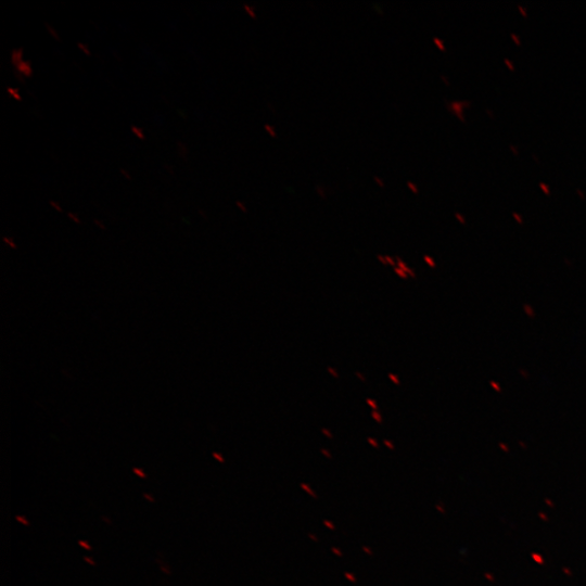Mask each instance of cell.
<instances>
[{"label": "cell", "instance_id": "1", "mask_svg": "<svg viewBox=\"0 0 586 586\" xmlns=\"http://www.w3.org/2000/svg\"><path fill=\"white\" fill-rule=\"evenodd\" d=\"M15 67L18 71V73H21L22 75H24L26 77H29V76L33 75V67H31L30 62H28V61L23 60Z\"/></svg>", "mask_w": 586, "mask_h": 586}, {"label": "cell", "instance_id": "2", "mask_svg": "<svg viewBox=\"0 0 586 586\" xmlns=\"http://www.w3.org/2000/svg\"><path fill=\"white\" fill-rule=\"evenodd\" d=\"M11 61L16 66L20 62L23 61V50L16 49L13 50L11 53Z\"/></svg>", "mask_w": 586, "mask_h": 586}, {"label": "cell", "instance_id": "3", "mask_svg": "<svg viewBox=\"0 0 586 586\" xmlns=\"http://www.w3.org/2000/svg\"><path fill=\"white\" fill-rule=\"evenodd\" d=\"M131 131L140 139H144V135L140 128H137L135 126L131 127Z\"/></svg>", "mask_w": 586, "mask_h": 586}, {"label": "cell", "instance_id": "4", "mask_svg": "<svg viewBox=\"0 0 586 586\" xmlns=\"http://www.w3.org/2000/svg\"><path fill=\"white\" fill-rule=\"evenodd\" d=\"M8 92L16 100H21L17 89L8 88Z\"/></svg>", "mask_w": 586, "mask_h": 586}, {"label": "cell", "instance_id": "5", "mask_svg": "<svg viewBox=\"0 0 586 586\" xmlns=\"http://www.w3.org/2000/svg\"><path fill=\"white\" fill-rule=\"evenodd\" d=\"M301 486H302L303 489H305L306 492H308V493L310 494V496L316 497L314 491H311V489L308 487V485H306V484H301Z\"/></svg>", "mask_w": 586, "mask_h": 586}, {"label": "cell", "instance_id": "6", "mask_svg": "<svg viewBox=\"0 0 586 586\" xmlns=\"http://www.w3.org/2000/svg\"><path fill=\"white\" fill-rule=\"evenodd\" d=\"M78 544H79L82 548H85V549H87V550H91V547L88 545V543H86V542H84V540H79Z\"/></svg>", "mask_w": 586, "mask_h": 586}, {"label": "cell", "instance_id": "7", "mask_svg": "<svg viewBox=\"0 0 586 586\" xmlns=\"http://www.w3.org/2000/svg\"><path fill=\"white\" fill-rule=\"evenodd\" d=\"M47 28H48V30L50 31V34H51L53 37H55V39H58V40L60 39V37H59L58 34L55 33V30H54L53 28L51 29V26L48 25Z\"/></svg>", "mask_w": 586, "mask_h": 586}, {"label": "cell", "instance_id": "8", "mask_svg": "<svg viewBox=\"0 0 586 586\" xmlns=\"http://www.w3.org/2000/svg\"><path fill=\"white\" fill-rule=\"evenodd\" d=\"M133 472L139 475L140 477H145V474L138 468H133Z\"/></svg>", "mask_w": 586, "mask_h": 586}, {"label": "cell", "instance_id": "9", "mask_svg": "<svg viewBox=\"0 0 586 586\" xmlns=\"http://www.w3.org/2000/svg\"><path fill=\"white\" fill-rule=\"evenodd\" d=\"M16 520H17L20 523L24 524V525H28L27 520L24 519V518L21 517V515H16Z\"/></svg>", "mask_w": 586, "mask_h": 586}, {"label": "cell", "instance_id": "10", "mask_svg": "<svg viewBox=\"0 0 586 586\" xmlns=\"http://www.w3.org/2000/svg\"><path fill=\"white\" fill-rule=\"evenodd\" d=\"M68 217H69L71 219H73L75 222H78V224L80 222V221H79V218H77V216L74 215V214H72V213H68Z\"/></svg>", "mask_w": 586, "mask_h": 586}, {"label": "cell", "instance_id": "11", "mask_svg": "<svg viewBox=\"0 0 586 586\" xmlns=\"http://www.w3.org/2000/svg\"><path fill=\"white\" fill-rule=\"evenodd\" d=\"M345 577L348 578V579H351V582H353V583L356 582V577L353 576L351 573H347V572H346V573H345Z\"/></svg>", "mask_w": 586, "mask_h": 586}, {"label": "cell", "instance_id": "12", "mask_svg": "<svg viewBox=\"0 0 586 586\" xmlns=\"http://www.w3.org/2000/svg\"><path fill=\"white\" fill-rule=\"evenodd\" d=\"M539 187L544 190L545 193L549 194V188L545 183H540Z\"/></svg>", "mask_w": 586, "mask_h": 586}, {"label": "cell", "instance_id": "13", "mask_svg": "<svg viewBox=\"0 0 586 586\" xmlns=\"http://www.w3.org/2000/svg\"><path fill=\"white\" fill-rule=\"evenodd\" d=\"M50 205L53 206L56 211L61 212L62 208L53 201L50 202Z\"/></svg>", "mask_w": 586, "mask_h": 586}, {"label": "cell", "instance_id": "14", "mask_svg": "<svg viewBox=\"0 0 586 586\" xmlns=\"http://www.w3.org/2000/svg\"><path fill=\"white\" fill-rule=\"evenodd\" d=\"M213 456L219 461V462H224V458L217 454V453H214Z\"/></svg>", "mask_w": 586, "mask_h": 586}, {"label": "cell", "instance_id": "15", "mask_svg": "<svg viewBox=\"0 0 586 586\" xmlns=\"http://www.w3.org/2000/svg\"><path fill=\"white\" fill-rule=\"evenodd\" d=\"M323 524L327 525V526H328L329 528H331V530H334V528H335V526H334L331 522H329V521H323Z\"/></svg>", "mask_w": 586, "mask_h": 586}, {"label": "cell", "instance_id": "16", "mask_svg": "<svg viewBox=\"0 0 586 586\" xmlns=\"http://www.w3.org/2000/svg\"><path fill=\"white\" fill-rule=\"evenodd\" d=\"M332 551H333L336 556H339V557L342 556V552H341L340 549L337 550L336 548L332 547Z\"/></svg>", "mask_w": 586, "mask_h": 586}, {"label": "cell", "instance_id": "17", "mask_svg": "<svg viewBox=\"0 0 586 586\" xmlns=\"http://www.w3.org/2000/svg\"><path fill=\"white\" fill-rule=\"evenodd\" d=\"M511 38L515 41L517 44H520V41L514 34H511Z\"/></svg>", "mask_w": 586, "mask_h": 586}, {"label": "cell", "instance_id": "18", "mask_svg": "<svg viewBox=\"0 0 586 586\" xmlns=\"http://www.w3.org/2000/svg\"><path fill=\"white\" fill-rule=\"evenodd\" d=\"M505 62L507 63V65H508L511 69L514 68V67H513V64H511V62H510L508 59H505Z\"/></svg>", "mask_w": 586, "mask_h": 586}, {"label": "cell", "instance_id": "19", "mask_svg": "<svg viewBox=\"0 0 586 586\" xmlns=\"http://www.w3.org/2000/svg\"><path fill=\"white\" fill-rule=\"evenodd\" d=\"M4 241L8 242V244H10L12 247H15L13 243V241L11 239L8 240V238H4Z\"/></svg>", "mask_w": 586, "mask_h": 586}, {"label": "cell", "instance_id": "20", "mask_svg": "<svg viewBox=\"0 0 586 586\" xmlns=\"http://www.w3.org/2000/svg\"><path fill=\"white\" fill-rule=\"evenodd\" d=\"M144 498L149 499L151 502L154 501V499L149 494H143Z\"/></svg>", "mask_w": 586, "mask_h": 586}, {"label": "cell", "instance_id": "21", "mask_svg": "<svg viewBox=\"0 0 586 586\" xmlns=\"http://www.w3.org/2000/svg\"><path fill=\"white\" fill-rule=\"evenodd\" d=\"M123 173V175L127 178V179H130L131 177L128 175V173L124 169L120 170Z\"/></svg>", "mask_w": 586, "mask_h": 586}, {"label": "cell", "instance_id": "22", "mask_svg": "<svg viewBox=\"0 0 586 586\" xmlns=\"http://www.w3.org/2000/svg\"><path fill=\"white\" fill-rule=\"evenodd\" d=\"M520 12L523 14V16H526V13L524 11V9L521 7V5H518Z\"/></svg>", "mask_w": 586, "mask_h": 586}, {"label": "cell", "instance_id": "23", "mask_svg": "<svg viewBox=\"0 0 586 586\" xmlns=\"http://www.w3.org/2000/svg\"><path fill=\"white\" fill-rule=\"evenodd\" d=\"M85 561L89 562L91 565H94V562L90 558H85Z\"/></svg>", "mask_w": 586, "mask_h": 586}, {"label": "cell", "instance_id": "24", "mask_svg": "<svg viewBox=\"0 0 586 586\" xmlns=\"http://www.w3.org/2000/svg\"><path fill=\"white\" fill-rule=\"evenodd\" d=\"M364 551L368 552V555H371L372 552L367 548V547H362Z\"/></svg>", "mask_w": 586, "mask_h": 586}, {"label": "cell", "instance_id": "25", "mask_svg": "<svg viewBox=\"0 0 586 586\" xmlns=\"http://www.w3.org/2000/svg\"><path fill=\"white\" fill-rule=\"evenodd\" d=\"M309 536L311 537V539L317 540L315 535L309 534Z\"/></svg>", "mask_w": 586, "mask_h": 586}]
</instances>
